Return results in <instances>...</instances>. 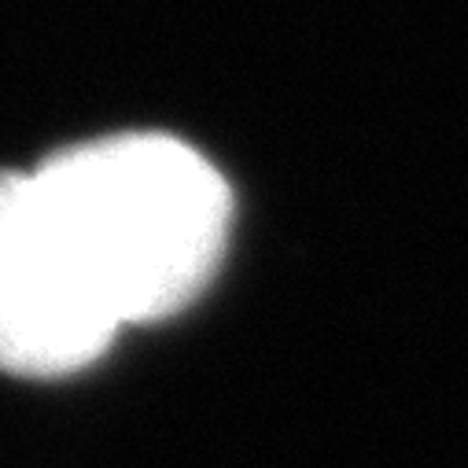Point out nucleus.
<instances>
[{
    "mask_svg": "<svg viewBox=\"0 0 468 468\" xmlns=\"http://www.w3.org/2000/svg\"><path fill=\"white\" fill-rule=\"evenodd\" d=\"M34 177L122 328L192 306L225 259L232 192L177 137L85 141L41 159Z\"/></svg>",
    "mask_w": 468,
    "mask_h": 468,
    "instance_id": "1",
    "label": "nucleus"
},
{
    "mask_svg": "<svg viewBox=\"0 0 468 468\" xmlns=\"http://www.w3.org/2000/svg\"><path fill=\"white\" fill-rule=\"evenodd\" d=\"M122 332L34 170H0V369L70 377Z\"/></svg>",
    "mask_w": 468,
    "mask_h": 468,
    "instance_id": "2",
    "label": "nucleus"
}]
</instances>
